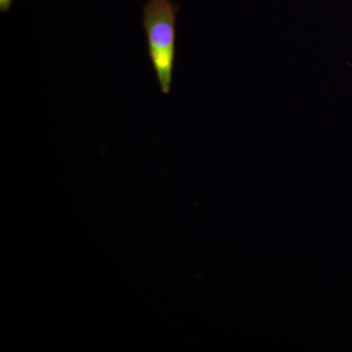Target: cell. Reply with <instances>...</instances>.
<instances>
[{"label":"cell","mask_w":352,"mask_h":352,"mask_svg":"<svg viewBox=\"0 0 352 352\" xmlns=\"http://www.w3.org/2000/svg\"><path fill=\"white\" fill-rule=\"evenodd\" d=\"M14 0H0V12L6 13L10 11Z\"/></svg>","instance_id":"obj_2"},{"label":"cell","mask_w":352,"mask_h":352,"mask_svg":"<svg viewBox=\"0 0 352 352\" xmlns=\"http://www.w3.org/2000/svg\"><path fill=\"white\" fill-rule=\"evenodd\" d=\"M177 12L173 0H147L142 9L148 54L164 95L170 94L173 85Z\"/></svg>","instance_id":"obj_1"}]
</instances>
